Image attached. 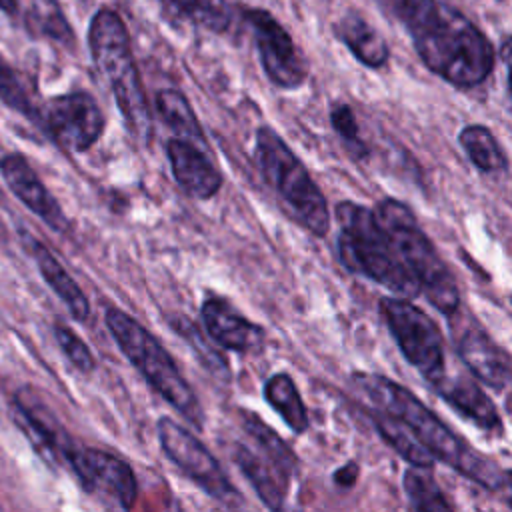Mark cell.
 <instances>
[{"label": "cell", "mask_w": 512, "mask_h": 512, "mask_svg": "<svg viewBox=\"0 0 512 512\" xmlns=\"http://www.w3.org/2000/svg\"><path fill=\"white\" fill-rule=\"evenodd\" d=\"M352 382L378 410H384L404 422L434 460L448 464L458 474L488 490L508 486V472L498 462L476 452L408 388L388 376L366 372H356Z\"/></svg>", "instance_id": "1"}, {"label": "cell", "mask_w": 512, "mask_h": 512, "mask_svg": "<svg viewBox=\"0 0 512 512\" xmlns=\"http://www.w3.org/2000/svg\"><path fill=\"white\" fill-rule=\"evenodd\" d=\"M404 30L424 66L456 88L482 84L494 68V48L486 34L440 0Z\"/></svg>", "instance_id": "2"}, {"label": "cell", "mask_w": 512, "mask_h": 512, "mask_svg": "<svg viewBox=\"0 0 512 512\" xmlns=\"http://www.w3.org/2000/svg\"><path fill=\"white\" fill-rule=\"evenodd\" d=\"M88 48L98 74L116 100L124 124L140 142H148L152 138V112L132 56L128 30L114 10L100 8L92 16Z\"/></svg>", "instance_id": "3"}, {"label": "cell", "mask_w": 512, "mask_h": 512, "mask_svg": "<svg viewBox=\"0 0 512 512\" xmlns=\"http://www.w3.org/2000/svg\"><path fill=\"white\" fill-rule=\"evenodd\" d=\"M392 250L418 286V292L442 312L452 316L460 308V290L448 264L418 226L412 210L394 198H384L372 210Z\"/></svg>", "instance_id": "4"}, {"label": "cell", "mask_w": 512, "mask_h": 512, "mask_svg": "<svg viewBox=\"0 0 512 512\" xmlns=\"http://www.w3.org/2000/svg\"><path fill=\"white\" fill-rule=\"evenodd\" d=\"M338 258L356 276L380 284L402 298L418 296V286L398 260L374 212L358 202L344 200L336 206Z\"/></svg>", "instance_id": "5"}, {"label": "cell", "mask_w": 512, "mask_h": 512, "mask_svg": "<svg viewBox=\"0 0 512 512\" xmlns=\"http://www.w3.org/2000/svg\"><path fill=\"white\" fill-rule=\"evenodd\" d=\"M104 320L122 354L142 374V378L196 430H202L204 408L196 392L178 370L174 358L156 340V336L134 316L116 306L106 308Z\"/></svg>", "instance_id": "6"}, {"label": "cell", "mask_w": 512, "mask_h": 512, "mask_svg": "<svg viewBox=\"0 0 512 512\" xmlns=\"http://www.w3.org/2000/svg\"><path fill=\"white\" fill-rule=\"evenodd\" d=\"M254 138V156L266 184L300 226L318 238L326 236L332 222L328 200L302 160L270 126H260Z\"/></svg>", "instance_id": "7"}, {"label": "cell", "mask_w": 512, "mask_h": 512, "mask_svg": "<svg viewBox=\"0 0 512 512\" xmlns=\"http://www.w3.org/2000/svg\"><path fill=\"white\" fill-rule=\"evenodd\" d=\"M378 310L406 362L434 386L446 374V350L438 324L422 308L396 294L384 296Z\"/></svg>", "instance_id": "8"}, {"label": "cell", "mask_w": 512, "mask_h": 512, "mask_svg": "<svg viewBox=\"0 0 512 512\" xmlns=\"http://www.w3.org/2000/svg\"><path fill=\"white\" fill-rule=\"evenodd\" d=\"M156 428L164 454L212 500L226 508H238L244 504L240 490L230 482L220 462L188 428L168 416L160 418Z\"/></svg>", "instance_id": "9"}, {"label": "cell", "mask_w": 512, "mask_h": 512, "mask_svg": "<svg viewBox=\"0 0 512 512\" xmlns=\"http://www.w3.org/2000/svg\"><path fill=\"white\" fill-rule=\"evenodd\" d=\"M36 122L42 130L68 152H86L104 132V114L88 92H68L46 100Z\"/></svg>", "instance_id": "10"}, {"label": "cell", "mask_w": 512, "mask_h": 512, "mask_svg": "<svg viewBox=\"0 0 512 512\" xmlns=\"http://www.w3.org/2000/svg\"><path fill=\"white\" fill-rule=\"evenodd\" d=\"M82 490L106 506L128 510L138 496L136 474L130 464L112 452L72 446L64 458Z\"/></svg>", "instance_id": "11"}, {"label": "cell", "mask_w": 512, "mask_h": 512, "mask_svg": "<svg viewBox=\"0 0 512 512\" xmlns=\"http://www.w3.org/2000/svg\"><path fill=\"white\" fill-rule=\"evenodd\" d=\"M244 18L254 32L260 64L268 80L282 90L300 88L306 80V64L292 36L266 10L250 8L244 12Z\"/></svg>", "instance_id": "12"}, {"label": "cell", "mask_w": 512, "mask_h": 512, "mask_svg": "<svg viewBox=\"0 0 512 512\" xmlns=\"http://www.w3.org/2000/svg\"><path fill=\"white\" fill-rule=\"evenodd\" d=\"M166 156L176 184L188 196L208 200L222 188V172L208 156L206 146L176 136L166 142Z\"/></svg>", "instance_id": "13"}, {"label": "cell", "mask_w": 512, "mask_h": 512, "mask_svg": "<svg viewBox=\"0 0 512 512\" xmlns=\"http://www.w3.org/2000/svg\"><path fill=\"white\" fill-rule=\"evenodd\" d=\"M0 174L12 194L22 204H26L32 214L42 218L48 228H52L54 232L68 230V218L62 212L58 200L48 192V188L42 184V180L22 154L8 152L0 156Z\"/></svg>", "instance_id": "14"}, {"label": "cell", "mask_w": 512, "mask_h": 512, "mask_svg": "<svg viewBox=\"0 0 512 512\" xmlns=\"http://www.w3.org/2000/svg\"><path fill=\"white\" fill-rule=\"evenodd\" d=\"M200 318L208 336L232 352H256L264 344L262 326L248 320L222 296H208L200 306Z\"/></svg>", "instance_id": "15"}, {"label": "cell", "mask_w": 512, "mask_h": 512, "mask_svg": "<svg viewBox=\"0 0 512 512\" xmlns=\"http://www.w3.org/2000/svg\"><path fill=\"white\" fill-rule=\"evenodd\" d=\"M458 354L466 368L488 388L500 392L510 384V356L480 326H468L458 338Z\"/></svg>", "instance_id": "16"}, {"label": "cell", "mask_w": 512, "mask_h": 512, "mask_svg": "<svg viewBox=\"0 0 512 512\" xmlns=\"http://www.w3.org/2000/svg\"><path fill=\"white\" fill-rule=\"evenodd\" d=\"M438 396L444 398L452 410L470 420L474 426L490 432L502 434V418L494 406V402L486 396V392L466 376H442L434 386Z\"/></svg>", "instance_id": "17"}, {"label": "cell", "mask_w": 512, "mask_h": 512, "mask_svg": "<svg viewBox=\"0 0 512 512\" xmlns=\"http://www.w3.org/2000/svg\"><path fill=\"white\" fill-rule=\"evenodd\" d=\"M16 408L20 424L34 442L36 450L48 460H64L74 442L54 414H50L44 404L30 398L28 390H20L16 394Z\"/></svg>", "instance_id": "18"}, {"label": "cell", "mask_w": 512, "mask_h": 512, "mask_svg": "<svg viewBox=\"0 0 512 512\" xmlns=\"http://www.w3.org/2000/svg\"><path fill=\"white\" fill-rule=\"evenodd\" d=\"M234 460H236L240 472L246 476V480L256 490L262 504L270 510H280L284 506L290 476L284 474L262 452H254L246 444H238L234 448Z\"/></svg>", "instance_id": "19"}, {"label": "cell", "mask_w": 512, "mask_h": 512, "mask_svg": "<svg viewBox=\"0 0 512 512\" xmlns=\"http://www.w3.org/2000/svg\"><path fill=\"white\" fill-rule=\"evenodd\" d=\"M24 238L44 282L66 304L72 318L78 322H84L90 316V302L82 292V288L76 284V280L66 272V268L54 258V254L44 244H40L36 238L28 234H24Z\"/></svg>", "instance_id": "20"}, {"label": "cell", "mask_w": 512, "mask_h": 512, "mask_svg": "<svg viewBox=\"0 0 512 512\" xmlns=\"http://www.w3.org/2000/svg\"><path fill=\"white\" fill-rule=\"evenodd\" d=\"M334 34L368 68H382L388 62L390 50L380 32L358 12L348 10L336 24Z\"/></svg>", "instance_id": "21"}, {"label": "cell", "mask_w": 512, "mask_h": 512, "mask_svg": "<svg viewBox=\"0 0 512 512\" xmlns=\"http://www.w3.org/2000/svg\"><path fill=\"white\" fill-rule=\"evenodd\" d=\"M264 398L268 406L280 414L284 424L294 434H304L308 430V410L290 374H272L264 384Z\"/></svg>", "instance_id": "22"}, {"label": "cell", "mask_w": 512, "mask_h": 512, "mask_svg": "<svg viewBox=\"0 0 512 512\" xmlns=\"http://www.w3.org/2000/svg\"><path fill=\"white\" fill-rule=\"evenodd\" d=\"M372 422L380 434V438L390 444L410 466L418 468H432L434 466V456L424 448V444L412 434V430L394 418L392 414L384 410H372Z\"/></svg>", "instance_id": "23"}, {"label": "cell", "mask_w": 512, "mask_h": 512, "mask_svg": "<svg viewBox=\"0 0 512 512\" xmlns=\"http://www.w3.org/2000/svg\"><path fill=\"white\" fill-rule=\"evenodd\" d=\"M156 110L162 118V122L180 138L192 140L200 146L208 148V140L204 136V130L188 102V98L174 88H164L156 94Z\"/></svg>", "instance_id": "24"}, {"label": "cell", "mask_w": 512, "mask_h": 512, "mask_svg": "<svg viewBox=\"0 0 512 512\" xmlns=\"http://www.w3.org/2000/svg\"><path fill=\"white\" fill-rule=\"evenodd\" d=\"M458 142L468 160L486 174H496L506 168V154L494 134L482 124H470L460 130Z\"/></svg>", "instance_id": "25"}, {"label": "cell", "mask_w": 512, "mask_h": 512, "mask_svg": "<svg viewBox=\"0 0 512 512\" xmlns=\"http://www.w3.org/2000/svg\"><path fill=\"white\" fill-rule=\"evenodd\" d=\"M242 426L246 434L254 440L258 452H262L268 460H272L284 474L292 476L296 468V456L290 446L254 412L242 410Z\"/></svg>", "instance_id": "26"}, {"label": "cell", "mask_w": 512, "mask_h": 512, "mask_svg": "<svg viewBox=\"0 0 512 512\" xmlns=\"http://www.w3.org/2000/svg\"><path fill=\"white\" fill-rule=\"evenodd\" d=\"M426 468L412 466L404 470L402 486L406 492V498L410 506L418 512H448L454 506L442 492V488L436 484V480L424 472Z\"/></svg>", "instance_id": "27"}, {"label": "cell", "mask_w": 512, "mask_h": 512, "mask_svg": "<svg viewBox=\"0 0 512 512\" xmlns=\"http://www.w3.org/2000/svg\"><path fill=\"white\" fill-rule=\"evenodd\" d=\"M162 4L178 18H186L214 32H222L230 22L224 0H162Z\"/></svg>", "instance_id": "28"}, {"label": "cell", "mask_w": 512, "mask_h": 512, "mask_svg": "<svg viewBox=\"0 0 512 512\" xmlns=\"http://www.w3.org/2000/svg\"><path fill=\"white\" fill-rule=\"evenodd\" d=\"M28 26L32 32L46 36L54 42L72 44L74 32L64 18L58 0H34L28 12Z\"/></svg>", "instance_id": "29"}, {"label": "cell", "mask_w": 512, "mask_h": 512, "mask_svg": "<svg viewBox=\"0 0 512 512\" xmlns=\"http://www.w3.org/2000/svg\"><path fill=\"white\" fill-rule=\"evenodd\" d=\"M0 100L8 108H12L18 114H24L36 122L38 108H34L22 76L2 58H0Z\"/></svg>", "instance_id": "30"}, {"label": "cell", "mask_w": 512, "mask_h": 512, "mask_svg": "<svg viewBox=\"0 0 512 512\" xmlns=\"http://www.w3.org/2000/svg\"><path fill=\"white\" fill-rule=\"evenodd\" d=\"M54 336L58 346L62 348L64 356L74 364L84 374H90L96 368V360L88 348V344L68 326L64 324H54Z\"/></svg>", "instance_id": "31"}, {"label": "cell", "mask_w": 512, "mask_h": 512, "mask_svg": "<svg viewBox=\"0 0 512 512\" xmlns=\"http://www.w3.org/2000/svg\"><path fill=\"white\" fill-rule=\"evenodd\" d=\"M330 122H332V128L336 130V134L346 142V146L352 150L354 156H364L366 154V146L360 138L358 122H356L354 112H352L350 106L336 104L330 112Z\"/></svg>", "instance_id": "32"}, {"label": "cell", "mask_w": 512, "mask_h": 512, "mask_svg": "<svg viewBox=\"0 0 512 512\" xmlns=\"http://www.w3.org/2000/svg\"><path fill=\"white\" fill-rule=\"evenodd\" d=\"M356 476H358V466H356V462H348L346 466H342L340 470H336L334 482L340 484V486H352V484L356 482Z\"/></svg>", "instance_id": "33"}, {"label": "cell", "mask_w": 512, "mask_h": 512, "mask_svg": "<svg viewBox=\"0 0 512 512\" xmlns=\"http://www.w3.org/2000/svg\"><path fill=\"white\" fill-rule=\"evenodd\" d=\"M16 6H18L16 0H0V10L6 12V14H14Z\"/></svg>", "instance_id": "34"}]
</instances>
